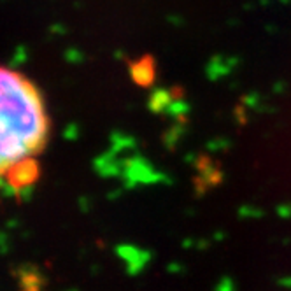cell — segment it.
I'll list each match as a JSON object with an SVG mask.
<instances>
[{
  "label": "cell",
  "mask_w": 291,
  "mask_h": 291,
  "mask_svg": "<svg viewBox=\"0 0 291 291\" xmlns=\"http://www.w3.org/2000/svg\"><path fill=\"white\" fill-rule=\"evenodd\" d=\"M42 95L20 72L0 67V181L23 186V172L48 142Z\"/></svg>",
  "instance_id": "cell-1"
}]
</instances>
